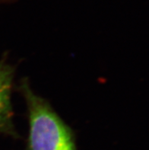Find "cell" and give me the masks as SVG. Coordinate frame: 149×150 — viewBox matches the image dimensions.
<instances>
[{"instance_id": "cell-1", "label": "cell", "mask_w": 149, "mask_h": 150, "mask_svg": "<svg viewBox=\"0 0 149 150\" xmlns=\"http://www.w3.org/2000/svg\"><path fill=\"white\" fill-rule=\"evenodd\" d=\"M19 89L26 102L29 120L27 150H76L72 129L61 119L47 100L35 94L28 81Z\"/></svg>"}, {"instance_id": "cell-2", "label": "cell", "mask_w": 149, "mask_h": 150, "mask_svg": "<svg viewBox=\"0 0 149 150\" xmlns=\"http://www.w3.org/2000/svg\"><path fill=\"white\" fill-rule=\"evenodd\" d=\"M15 68L5 58L0 60V133L16 137L13 124L11 93Z\"/></svg>"}]
</instances>
